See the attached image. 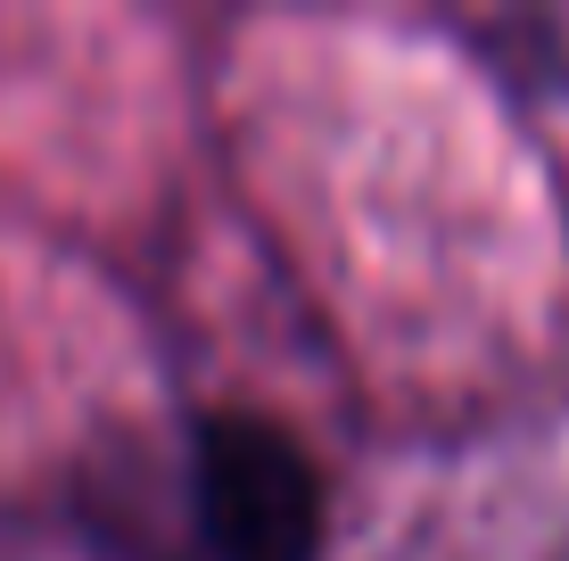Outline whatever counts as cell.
<instances>
[{
    "mask_svg": "<svg viewBox=\"0 0 569 561\" xmlns=\"http://www.w3.org/2000/svg\"><path fill=\"white\" fill-rule=\"evenodd\" d=\"M199 520L214 561H313L322 479L306 447L272 421H207L199 438Z\"/></svg>",
    "mask_w": 569,
    "mask_h": 561,
    "instance_id": "1",
    "label": "cell"
}]
</instances>
